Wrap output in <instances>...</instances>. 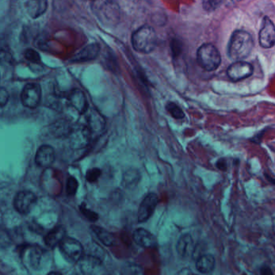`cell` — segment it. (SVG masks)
Masks as SVG:
<instances>
[{
  "mask_svg": "<svg viewBox=\"0 0 275 275\" xmlns=\"http://www.w3.org/2000/svg\"><path fill=\"white\" fill-rule=\"evenodd\" d=\"M79 187V183L74 177L69 178L67 183V194L68 195H75Z\"/></svg>",
  "mask_w": 275,
  "mask_h": 275,
  "instance_id": "cell-29",
  "label": "cell"
},
{
  "mask_svg": "<svg viewBox=\"0 0 275 275\" xmlns=\"http://www.w3.org/2000/svg\"><path fill=\"white\" fill-rule=\"evenodd\" d=\"M91 228L94 234L98 237V240L103 245H106V246H112L116 243V238L113 233H109L108 231H106V229L98 227L96 225H91Z\"/></svg>",
  "mask_w": 275,
  "mask_h": 275,
  "instance_id": "cell-22",
  "label": "cell"
},
{
  "mask_svg": "<svg viewBox=\"0 0 275 275\" xmlns=\"http://www.w3.org/2000/svg\"><path fill=\"white\" fill-rule=\"evenodd\" d=\"M102 65H104L107 70L112 71H117V64H113V62H115V59L113 58V55L111 54L110 52H106V54L102 55Z\"/></svg>",
  "mask_w": 275,
  "mask_h": 275,
  "instance_id": "cell-28",
  "label": "cell"
},
{
  "mask_svg": "<svg viewBox=\"0 0 275 275\" xmlns=\"http://www.w3.org/2000/svg\"><path fill=\"white\" fill-rule=\"evenodd\" d=\"M42 257V251L39 248H32L28 253L29 265L32 268H36L40 264V259Z\"/></svg>",
  "mask_w": 275,
  "mask_h": 275,
  "instance_id": "cell-25",
  "label": "cell"
},
{
  "mask_svg": "<svg viewBox=\"0 0 275 275\" xmlns=\"http://www.w3.org/2000/svg\"><path fill=\"white\" fill-rule=\"evenodd\" d=\"M72 125L66 121L60 120L53 123L50 127V132L56 137H67L71 132Z\"/></svg>",
  "mask_w": 275,
  "mask_h": 275,
  "instance_id": "cell-21",
  "label": "cell"
},
{
  "mask_svg": "<svg viewBox=\"0 0 275 275\" xmlns=\"http://www.w3.org/2000/svg\"><path fill=\"white\" fill-rule=\"evenodd\" d=\"M223 0H203V8L206 12H211L219 8Z\"/></svg>",
  "mask_w": 275,
  "mask_h": 275,
  "instance_id": "cell-27",
  "label": "cell"
},
{
  "mask_svg": "<svg viewBox=\"0 0 275 275\" xmlns=\"http://www.w3.org/2000/svg\"><path fill=\"white\" fill-rule=\"evenodd\" d=\"M91 135L92 133L88 126L78 124L73 125L67 138L73 149H80L88 145L91 140Z\"/></svg>",
  "mask_w": 275,
  "mask_h": 275,
  "instance_id": "cell-5",
  "label": "cell"
},
{
  "mask_svg": "<svg viewBox=\"0 0 275 275\" xmlns=\"http://www.w3.org/2000/svg\"><path fill=\"white\" fill-rule=\"evenodd\" d=\"M259 43L262 48H269L275 44V26L269 17H265L259 32Z\"/></svg>",
  "mask_w": 275,
  "mask_h": 275,
  "instance_id": "cell-10",
  "label": "cell"
},
{
  "mask_svg": "<svg viewBox=\"0 0 275 275\" xmlns=\"http://www.w3.org/2000/svg\"><path fill=\"white\" fill-rule=\"evenodd\" d=\"M197 61L202 68L206 71H214L221 63L219 50L211 44H203L197 51Z\"/></svg>",
  "mask_w": 275,
  "mask_h": 275,
  "instance_id": "cell-4",
  "label": "cell"
},
{
  "mask_svg": "<svg viewBox=\"0 0 275 275\" xmlns=\"http://www.w3.org/2000/svg\"><path fill=\"white\" fill-rule=\"evenodd\" d=\"M254 42L249 32L237 30L233 32L229 44V56L235 61H242L250 55Z\"/></svg>",
  "mask_w": 275,
  "mask_h": 275,
  "instance_id": "cell-2",
  "label": "cell"
},
{
  "mask_svg": "<svg viewBox=\"0 0 275 275\" xmlns=\"http://www.w3.org/2000/svg\"><path fill=\"white\" fill-rule=\"evenodd\" d=\"M177 253L183 259H187L195 254L196 245L191 235L187 233L179 238L176 245Z\"/></svg>",
  "mask_w": 275,
  "mask_h": 275,
  "instance_id": "cell-14",
  "label": "cell"
},
{
  "mask_svg": "<svg viewBox=\"0 0 275 275\" xmlns=\"http://www.w3.org/2000/svg\"><path fill=\"white\" fill-rule=\"evenodd\" d=\"M215 167H217V169L221 171H227L228 170V162L227 160L225 158H219L217 160L216 163H215Z\"/></svg>",
  "mask_w": 275,
  "mask_h": 275,
  "instance_id": "cell-34",
  "label": "cell"
},
{
  "mask_svg": "<svg viewBox=\"0 0 275 275\" xmlns=\"http://www.w3.org/2000/svg\"><path fill=\"white\" fill-rule=\"evenodd\" d=\"M21 102L28 108H36L41 99V88L37 83H28L21 92Z\"/></svg>",
  "mask_w": 275,
  "mask_h": 275,
  "instance_id": "cell-7",
  "label": "cell"
},
{
  "mask_svg": "<svg viewBox=\"0 0 275 275\" xmlns=\"http://www.w3.org/2000/svg\"><path fill=\"white\" fill-rule=\"evenodd\" d=\"M88 1H90V2H91V0H88Z\"/></svg>",
  "mask_w": 275,
  "mask_h": 275,
  "instance_id": "cell-39",
  "label": "cell"
},
{
  "mask_svg": "<svg viewBox=\"0 0 275 275\" xmlns=\"http://www.w3.org/2000/svg\"><path fill=\"white\" fill-rule=\"evenodd\" d=\"M260 273L261 274L267 275V274H273V271L272 269H270L269 266L268 265H262L261 268H260Z\"/></svg>",
  "mask_w": 275,
  "mask_h": 275,
  "instance_id": "cell-37",
  "label": "cell"
},
{
  "mask_svg": "<svg viewBox=\"0 0 275 275\" xmlns=\"http://www.w3.org/2000/svg\"><path fill=\"white\" fill-rule=\"evenodd\" d=\"M166 109L170 113L171 117L176 120H182L184 118L185 113L183 109L174 102H168L166 105Z\"/></svg>",
  "mask_w": 275,
  "mask_h": 275,
  "instance_id": "cell-24",
  "label": "cell"
},
{
  "mask_svg": "<svg viewBox=\"0 0 275 275\" xmlns=\"http://www.w3.org/2000/svg\"><path fill=\"white\" fill-rule=\"evenodd\" d=\"M171 50L175 58H177L182 52V44L179 40H173L171 44Z\"/></svg>",
  "mask_w": 275,
  "mask_h": 275,
  "instance_id": "cell-32",
  "label": "cell"
},
{
  "mask_svg": "<svg viewBox=\"0 0 275 275\" xmlns=\"http://www.w3.org/2000/svg\"><path fill=\"white\" fill-rule=\"evenodd\" d=\"M101 171L98 168H92V169L89 170L86 175V178L87 180L90 183H94L98 180V178L100 177Z\"/></svg>",
  "mask_w": 275,
  "mask_h": 275,
  "instance_id": "cell-31",
  "label": "cell"
},
{
  "mask_svg": "<svg viewBox=\"0 0 275 275\" xmlns=\"http://www.w3.org/2000/svg\"><path fill=\"white\" fill-rule=\"evenodd\" d=\"M132 45L137 52L148 54L157 47V36L153 27L143 25L132 35Z\"/></svg>",
  "mask_w": 275,
  "mask_h": 275,
  "instance_id": "cell-3",
  "label": "cell"
},
{
  "mask_svg": "<svg viewBox=\"0 0 275 275\" xmlns=\"http://www.w3.org/2000/svg\"><path fill=\"white\" fill-rule=\"evenodd\" d=\"M66 235V230L63 226H57L52 229L44 237V242L48 247L54 248L59 245L61 241L64 239Z\"/></svg>",
  "mask_w": 275,
  "mask_h": 275,
  "instance_id": "cell-20",
  "label": "cell"
},
{
  "mask_svg": "<svg viewBox=\"0 0 275 275\" xmlns=\"http://www.w3.org/2000/svg\"><path fill=\"white\" fill-rule=\"evenodd\" d=\"M265 178H266V179H267L268 181L269 182V183H271L272 184L275 185V179H273V178L270 177L269 175H265Z\"/></svg>",
  "mask_w": 275,
  "mask_h": 275,
  "instance_id": "cell-38",
  "label": "cell"
},
{
  "mask_svg": "<svg viewBox=\"0 0 275 275\" xmlns=\"http://www.w3.org/2000/svg\"><path fill=\"white\" fill-rule=\"evenodd\" d=\"M137 172L135 173V171L134 173H132V172H130V173H126V175H125V176H126V177L130 178V179H124V180H125L126 184H132V183H137L136 180H137V179H139V177H137Z\"/></svg>",
  "mask_w": 275,
  "mask_h": 275,
  "instance_id": "cell-36",
  "label": "cell"
},
{
  "mask_svg": "<svg viewBox=\"0 0 275 275\" xmlns=\"http://www.w3.org/2000/svg\"><path fill=\"white\" fill-rule=\"evenodd\" d=\"M253 66L243 61H237L229 67L227 71L228 76L233 82H239L247 79L253 75Z\"/></svg>",
  "mask_w": 275,
  "mask_h": 275,
  "instance_id": "cell-8",
  "label": "cell"
},
{
  "mask_svg": "<svg viewBox=\"0 0 275 275\" xmlns=\"http://www.w3.org/2000/svg\"><path fill=\"white\" fill-rule=\"evenodd\" d=\"M91 11L102 26L113 28L121 19V8L115 0H91Z\"/></svg>",
  "mask_w": 275,
  "mask_h": 275,
  "instance_id": "cell-1",
  "label": "cell"
},
{
  "mask_svg": "<svg viewBox=\"0 0 275 275\" xmlns=\"http://www.w3.org/2000/svg\"><path fill=\"white\" fill-rule=\"evenodd\" d=\"M8 99H9V94H8V91L4 87H1V90H0V105H1V107H4L8 103Z\"/></svg>",
  "mask_w": 275,
  "mask_h": 275,
  "instance_id": "cell-33",
  "label": "cell"
},
{
  "mask_svg": "<svg viewBox=\"0 0 275 275\" xmlns=\"http://www.w3.org/2000/svg\"><path fill=\"white\" fill-rule=\"evenodd\" d=\"M265 130H266V129H264V130L261 131L259 133L254 135L252 138L249 139V141H251V142L255 143V144H257V145H260L261 141H262L264 135H265Z\"/></svg>",
  "mask_w": 275,
  "mask_h": 275,
  "instance_id": "cell-35",
  "label": "cell"
},
{
  "mask_svg": "<svg viewBox=\"0 0 275 275\" xmlns=\"http://www.w3.org/2000/svg\"><path fill=\"white\" fill-rule=\"evenodd\" d=\"M87 126L91 130L92 134L96 135L102 133L106 126V121L104 117L95 109L87 111Z\"/></svg>",
  "mask_w": 275,
  "mask_h": 275,
  "instance_id": "cell-16",
  "label": "cell"
},
{
  "mask_svg": "<svg viewBox=\"0 0 275 275\" xmlns=\"http://www.w3.org/2000/svg\"><path fill=\"white\" fill-rule=\"evenodd\" d=\"M100 54V44L98 43H91L74 55L71 61V63H87L90 61L95 60Z\"/></svg>",
  "mask_w": 275,
  "mask_h": 275,
  "instance_id": "cell-12",
  "label": "cell"
},
{
  "mask_svg": "<svg viewBox=\"0 0 275 275\" xmlns=\"http://www.w3.org/2000/svg\"><path fill=\"white\" fill-rule=\"evenodd\" d=\"M101 262L98 258L94 257H89L83 258L81 263V268L83 273H92L94 268L100 265Z\"/></svg>",
  "mask_w": 275,
  "mask_h": 275,
  "instance_id": "cell-23",
  "label": "cell"
},
{
  "mask_svg": "<svg viewBox=\"0 0 275 275\" xmlns=\"http://www.w3.org/2000/svg\"><path fill=\"white\" fill-rule=\"evenodd\" d=\"M63 256L71 263L78 262L83 258V247L79 241L71 237H65L59 244Z\"/></svg>",
  "mask_w": 275,
  "mask_h": 275,
  "instance_id": "cell-6",
  "label": "cell"
},
{
  "mask_svg": "<svg viewBox=\"0 0 275 275\" xmlns=\"http://www.w3.org/2000/svg\"><path fill=\"white\" fill-rule=\"evenodd\" d=\"M22 4L27 15L33 20L43 16L48 6L47 0H22Z\"/></svg>",
  "mask_w": 275,
  "mask_h": 275,
  "instance_id": "cell-13",
  "label": "cell"
},
{
  "mask_svg": "<svg viewBox=\"0 0 275 275\" xmlns=\"http://www.w3.org/2000/svg\"><path fill=\"white\" fill-rule=\"evenodd\" d=\"M215 266V257L211 254H203L199 256L195 262L197 271L203 274H208L214 270Z\"/></svg>",
  "mask_w": 275,
  "mask_h": 275,
  "instance_id": "cell-19",
  "label": "cell"
},
{
  "mask_svg": "<svg viewBox=\"0 0 275 275\" xmlns=\"http://www.w3.org/2000/svg\"><path fill=\"white\" fill-rule=\"evenodd\" d=\"M133 240L137 245L145 249L155 247L157 241L154 236L144 229H138L133 233Z\"/></svg>",
  "mask_w": 275,
  "mask_h": 275,
  "instance_id": "cell-18",
  "label": "cell"
},
{
  "mask_svg": "<svg viewBox=\"0 0 275 275\" xmlns=\"http://www.w3.org/2000/svg\"><path fill=\"white\" fill-rule=\"evenodd\" d=\"M36 203V196L31 191H20L15 196L13 204L15 209L21 214H28Z\"/></svg>",
  "mask_w": 275,
  "mask_h": 275,
  "instance_id": "cell-9",
  "label": "cell"
},
{
  "mask_svg": "<svg viewBox=\"0 0 275 275\" xmlns=\"http://www.w3.org/2000/svg\"><path fill=\"white\" fill-rule=\"evenodd\" d=\"M36 163L40 167H49L55 161L54 149L49 145H42L37 150Z\"/></svg>",
  "mask_w": 275,
  "mask_h": 275,
  "instance_id": "cell-17",
  "label": "cell"
},
{
  "mask_svg": "<svg viewBox=\"0 0 275 275\" xmlns=\"http://www.w3.org/2000/svg\"><path fill=\"white\" fill-rule=\"evenodd\" d=\"M158 203V197L154 193H150L141 202L138 210V221L143 223L150 218Z\"/></svg>",
  "mask_w": 275,
  "mask_h": 275,
  "instance_id": "cell-11",
  "label": "cell"
},
{
  "mask_svg": "<svg viewBox=\"0 0 275 275\" xmlns=\"http://www.w3.org/2000/svg\"><path fill=\"white\" fill-rule=\"evenodd\" d=\"M70 104L73 106L79 114H86L88 111V102L84 93L79 89H74L67 97Z\"/></svg>",
  "mask_w": 275,
  "mask_h": 275,
  "instance_id": "cell-15",
  "label": "cell"
},
{
  "mask_svg": "<svg viewBox=\"0 0 275 275\" xmlns=\"http://www.w3.org/2000/svg\"><path fill=\"white\" fill-rule=\"evenodd\" d=\"M80 211L88 221H91V222H95V221H98V214L94 212V211H91V210L87 209L83 203V205L80 206Z\"/></svg>",
  "mask_w": 275,
  "mask_h": 275,
  "instance_id": "cell-30",
  "label": "cell"
},
{
  "mask_svg": "<svg viewBox=\"0 0 275 275\" xmlns=\"http://www.w3.org/2000/svg\"><path fill=\"white\" fill-rule=\"evenodd\" d=\"M24 58L28 62L33 64H40L41 63L40 54L32 48H28L24 53Z\"/></svg>",
  "mask_w": 275,
  "mask_h": 275,
  "instance_id": "cell-26",
  "label": "cell"
}]
</instances>
